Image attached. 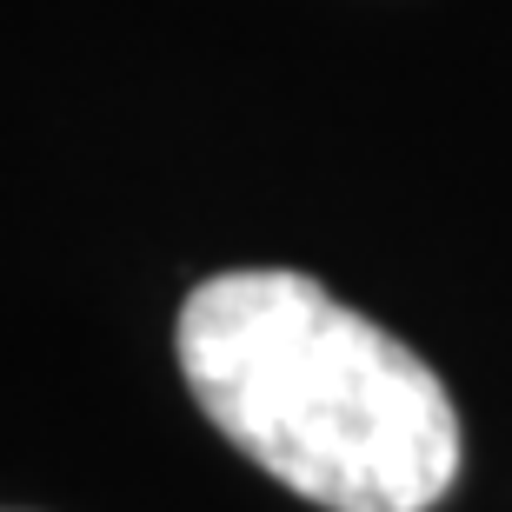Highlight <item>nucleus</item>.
<instances>
[{
  "label": "nucleus",
  "instance_id": "obj_1",
  "mask_svg": "<svg viewBox=\"0 0 512 512\" xmlns=\"http://www.w3.org/2000/svg\"><path fill=\"white\" fill-rule=\"evenodd\" d=\"M173 346L200 413L313 506L426 512L453 486L459 413L439 373L306 273L193 286Z\"/></svg>",
  "mask_w": 512,
  "mask_h": 512
}]
</instances>
